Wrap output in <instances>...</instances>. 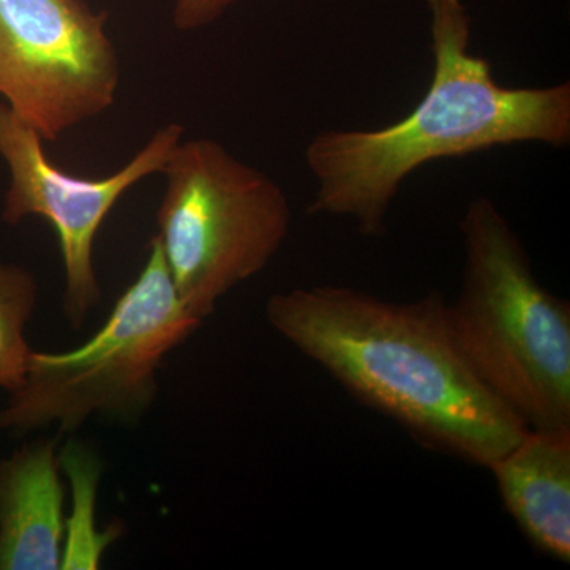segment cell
<instances>
[{"label": "cell", "mask_w": 570, "mask_h": 570, "mask_svg": "<svg viewBox=\"0 0 570 570\" xmlns=\"http://www.w3.org/2000/svg\"><path fill=\"white\" fill-rule=\"evenodd\" d=\"M266 317L360 403L428 449L489 468L530 430L468 365L439 294L393 303L318 285L273 295Z\"/></svg>", "instance_id": "cell-1"}, {"label": "cell", "mask_w": 570, "mask_h": 570, "mask_svg": "<svg viewBox=\"0 0 570 570\" xmlns=\"http://www.w3.org/2000/svg\"><path fill=\"white\" fill-rule=\"evenodd\" d=\"M433 75L400 121L379 129H330L307 142L316 193L307 212L343 217L363 236L384 235L393 200L423 165L502 146L570 142V81L543 88L498 82L489 59L471 51L463 0H426Z\"/></svg>", "instance_id": "cell-2"}, {"label": "cell", "mask_w": 570, "mask_h": 570, "mask_svg": "<svg viewBox=\"0 0 570 570\" xmlns=\"http://www.w3.org/2000/svg\"><path fill=\"white\" fill-rule=\"evenodd\" d=\"M463 281L449 305L456 346L528 428H570V306L532 272L508 217L478 197L460 219Z\"/></svg>", "instance_id": "cell-3"}, {"label": "cell", "mask_w": 570, "mask_h": 570, "mask_svg": "<svg viewBox=\"0 0 570 570\" xmlns=\"http://www.w3.org/2000/svg\"><path fill=\"white\" fill-rule=\"evenodd\" d=\"M163 175L156 239L176 294L202 322L283 247L291 202L275 179L209 138L181 140Z\"/></svg>", "instance_id": "cell-4"}, {"label": "cell", "mask_w": 570, "mask_h": 570, "mask_svg": "<svg viewBox=\"0 0 570 570\" xmlns=\"http://www.w3.org/2000/svg\"><path fill=\"white\" fill-rule=\"evenodd\" d=\"M202 322L176 294L159 242L102 328L69 352H31L24 381L0 411V430L61 431L91 415H132L156 393V373L171 348Z\"/></svg>", "instance_id": "cell-5"}, {"label": "cell", "mask_w": 570, "mask_h": 570, "mask_svg": "<svg viewBox=\"0 0 570 570\" xmlns=\"http://www.w3.org/2000/svg\"><path fill=\"white\" fill-rule=\"evenodd\" d=\"M107 20L86 0H0V96L41 140L115 104L121 67Z\"/></svg>", "instance_id": "cell-6"}, {"label": "cell", "mask_w": 570, "mask_h": 570, "mask_svg": "<svg viewBox=\"0 0 570 570\" xmlns=\"http://www.w3.org/2000/svg\"><path fill=\"white\" fill-rule=\"evenodd\" d=\"M183 135V126L168 124L115 174L81 178L52 164L40 135L0 104V159L10 175L2 220L17 225L37 216L55 228L66 275L63 311L71 325L81 326L99 303L94 245L105 219L127 190L149 176L163 174Z\"/></svg>", "instance_id": "cell-7"}, {"label": "cell", "mask_w": 570, "mask_h": 570, "mask_svg": "<svg viewBox=\"0 0 570 570\" xmlns=\"http://www.w3.org/2000/svg\"><path fill=\"white\" fill-rule=\"evenodd\" d=\"M499 497L528 540L570 562V428L530 430L489 468Z\"/></svg>", "instance_id": "cell-8"}, {"label": "cell", "mask_w": 570, "mask_h": 570, "mask_svg": "<svg viewBox=\"0 0 570 570\" xmlns=\"http://www.w3.org/2000/svg\"><path fill=\"white\" fill-rule=\"evenodd\" d=\"M63 490L52 442L0 466V570L61 569Z\"/></svg>", "instance_id": "cell-9"}, {"label": "cell", "mask_w": 570, "mask_h": 570, "mask_svg": "<svg viewBox=\"0 0 570 570\" xmlns=\"http://www.w3.org/2000/svg\"><path fill=\"white\" fill-rule=\"evenodd\" d=\"M62 463L73 490V509L70 519H66L61 569H97L104 550L116 535L96 530L94 504L99 469L92 456L80 448L66 449Z\"/></svg>", "instance_id": "cell-10"}, {"label": "cell", "mask_w": 570, "mask_h": 570, "mask_svg": "<svg viewBox=\"0 0 570 570\" xmlns=\"http://www.w3.org/2000/svg\"><path fill=\"white\" fill-rule=\"evenodd\" d=\"M37 302V283L22 266L0 262V387L17 390L24 381L31 348L24 328Z\"/></svg>", "instance_id": "cell-11"}, {"label": "cell", "mask_w": 570, "mask_h": 570, "mask_svg": "<svg viewBox=\"0 0 570 570\" xmlns=\"http://www.w3.org/2000/svg\"><path fill=\"white\" fill-rule=\"evenodd\" d=\"M239 0H175L174 21L179 31L189 32L213 24Z\"/></svg>", "instance_id": "cell-12"}]
</instances>
